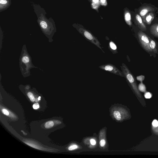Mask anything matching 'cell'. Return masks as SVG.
<instances>
[{
  "mask_svg": "<svg viewBox=\"0 0 158 158\" xmlns=\"http://www.w3.org/2000/svg\"><path fill=\"white\" fill-rule=\"evenodd\" d=\"M152 125L154 127H158V121L156 119L154 120L152 122Z\"/></svg>",
  "mask_w": 158,
  "mask_h": 158,
  "instance_id": "22",
  "label": "cell"
},
{
  "mask_svg": "<svg viewBox=\"0 0 158 158\" xmlns=\"http://www.w3.org/2000/svg\"><path fill=\"white\" fill-rule=\"evenodd\" d=\"M90 143L92 145H95L96 144V141L93 139H92L90 140Z\"/></svg>",
  "mask_w": 158,
  "mask_h": 158,
  "instance_id": "27",
  "label": "cell"
},
{
  "mask_svg": "<svg viewBox=\"0 0 158 158\" xmlns=\"http://www.w3.org/2000/svg\"><path fill=\"white\" fill-rule=\"evenodd\" d=\"M100 145L102 147H104L106 144V141L105 140L102 139L100 142Z\"/></svg>",
  "mask_w": 158,
  "mask_h": 158,
  "instance_id": "24",
  "label": "cell"
},
{
  "mask_svg": "<svg viewBox=\"0 0 158 158\" xmlns=\"http://www.w3.org/2000/svg\"><path fill=\"white\" fill-rule=\"evenodd\" d=\"M150 31L152 34L158 38V23L152 25L150 27Z\"/></svg>",
  "mask_w": 158,
  "mask_h": 158,
  "instance_id": "10",
  "label": "cell"
},
{
  "mask_svg": "<svg viewBox=\"0 0 158 158\" xmlns=\"http://www.w3.org/2000/svg\"><path fill=\"white\" fill-rule=\"evenodd\" d=\"M150 40V47L152 52L155 53H158L156 49V44L155 42L152 39L149 37Z\"/></svg>",
  "mask_w": 158,
  "mask_h": 158,
  "instance_id": "12",
  "label": "cell"
},
{
  "mask_svg": "<svg viewBox=\"0 0 158 158\" xmlns=\"http://www.w3.org/2000/svg\"><path fill=\"white\" fill-rule=\"evenodd\" d=\"M99 67L105 71L113 73L115 75L124 77L122 71H120L115 65L111 64H107L100 65Z\"/></svg>",
  "mask_w": 158,
  "mask_h": 158,
  "instance_id": "4",
  "label": "cell"
},
{
  "mask_svg": "<svg viewBox=\"0 0 158 158\" xmlns=\"http://www.w3.org/2000/svg\"><path fill=\"white\" fill-rule=\"evenodd\" d=\"M138 36L139 42L143 48L148 52H152L150 47L149 37L141 30L138 32Z\"/></svg>",
  "mask_w": 158,
  "mask_h": 158,
  "instance_id": "3",
  "label": "cell"
},
{
  "mask_svg": "<svg viewBox=\"0 0 158 158\" xmlns=\"http://www.w3.org/2000/svg\"><path fill=\"white\" fill-rule=\"evenodd\" d=\"M139 89L142 92H145L146 90V88L145 85L143 83H140L138 87Z\"/></svg>",
  "mask_w": 158,
  "mask_h": 158,
  "instance_id": "18",
  "label": "cell"
},
{
  "mask_svg": "<svg viewBox=\"0 0 158 158\" xmlns=\"http://www.w3.org/2000/svg\"><path fill=\"white\" fill-rule=\"evenodd\" d=\"M134 21L136 25L141 31H144L146 30V26L144 23L142 18L139 14H137L135 15Z\"/></svg>",
  "mask_w": 158,
  "mask_h": 158,
  "instance_id": "7",
  "label": "cell"
},
{
  "mask_svg": "<svg viewBox=\"0 0 158 158\" xmlns=\"http://www.w3.org/2000/svg\"><path fill=\"white\" fill-rule=\"evenodd\" d=\"M2 112L3 113L6 115H8L9 114V112L6 109H3L2 110Z\"/></svg>",
  "mask_w": 158,
  "mask_h": 158,
  "instance_id": "26",
  "label": "cell"
},
{
  "mask_svg": "<svg viewBox=\"0 0 158 158\" xmlns=\"http://www.w3.org/2000/svg\"><path fill=\"white\" fill-rule=\"evenodd\" d=\"M40 107L38 103H35L33 105V108L34 109H37Z\"/></svg>",
  "mask_w": 158,
  "mask_h": 158,
  "instance_id": "25",
  "label": "cell"
},
{
  "mask_svg": "<svg viewBox=\"0 0 158 158\" xmlns=\"http://www.w3.org/2000/svg\"><path fill=\"white\" fill-rule=\"evenodd\" d=\"M155 10V9L152 6H144L140 8L139 10V13L143 19L148 14L153 12Z\"/></svg>",
  "mask_w": 158,
  "mask_h": 158,
  "instance_id": "6",
  "label": "cell"
},
{
  "mask_svg": "<svg viewBox=\"0 0 158 158\" xmlns=\"http://www.w3.org/2000/svg\"><path fill=\"white\" fill-rule=\"evenodd\" d=\"M109 48L113 54L118 53L116 45L112 41H110L109 42Z\"/></svg>",
  "mask_w": 158,
  "mask_h": 158,
  "instance_id": "11",
  "label": "cell"
},
{
  "mask_svg": "<svg viewBox=\"0 0 158 158\" xmlns=\"http://www.w3.org/2000/svg\"><path fill=\"white\" fill-rule=\"evenodd\" d=\"M145 97L146 98H150L152 97V94L149 92H147L144 94Z\"/></svg>",
  "mask_w": 158,
  "mask_h": 158,
  "instance_id": "23",
  "label": "cell"
},
{
  "mask_svg": "<svg viewBox=\"0 0 158 158\" xmlns=\"http://www.w3.org/2000/svg\"><path fill=\"white\" fill-rule=\"evenodd\" d=\"M9 4V0H0V10H3L8 6Z\"/></svg>",
  "mask_w": 158,
  "mask_h": 158,
  "instance_id": "13",
  "label": "cell"
},
{
  "mask_svg": "<svg viewBox=\"0 0 158 158\" xmlns=\"http://www.w3.org/2000/svg\"><path fill=\"white\" fill-rule=\"evenodd\" d=\"M75 28L88 41L100 48L104 53H105L101 47V44L98 40L90 31L80 24H76Z\"/></svg>",
  "mask_w": 158,
  "mask_h": 158,
  "instance_id": "2",
  "label": "cell"
},
{
  "mask_svg": "<svg viewBox=\"0 0 158 158\" xmlns=\"http://www.w3.org/2000/svg\"><path fill=\"white\" fill-rule=\"evenodd\" d=\"M91 3L92 8L97 10L100 5L99 0H92Z\"/></svg>",
  "mask_w": 158,
  "mask_h": 158,
  "instance_id": "14",
  "label": "cell"
},
{
  "mask_svg": "<svg viewBox=\"0 0 158 158\" xmlns=\"http://www.w3.org/2000/svg\"><path fill=\"white\" fill-rule=\"evenodd\" d=\"M22 61L24 63H27L29 61V59L27 56H23L22 58Z\"/></svg>",
  "mask_w": 158,
  "mask_h": 158,
  "instance_id": "20",
  "label": "cell"
},
{
  "mask_svg": "<svg viewBox=\"0 0 158 158\" xmlns=\"http://www.w3.org/2000/svg\"><path fill=\"white\" fill-rule=\"evenodd\" d=\"M154 18V15L153 12L148 14L143 19V22L147 25L151 24Z\"/></svg>",
  "mask_w": 158,
  "mask_h": 158,
  "instance_id": "9",
  "label": "cell"
},
{
  "mask_svg": "<svg viewBox=\"0 0 158 158\" xmlns=\"http://www.w3.org/2000/svg\"><path fill=\"white\" fill-rule=\"evenodd\" d=\"M54 123L52 121L46 122L44 124V127L46 129L50 128L54 126Z\"/></svg>",
  "mask_w": 158,
  "mask_h": 158,
  "instance_id": "16",
  "label": "cell"
},
{
  "mask_svg": "<svg viewBox=\"0 0 158 158\" xmlns=\"http://www.w3.org/2000/svg\"><path fill=\"white\" fill-rule=\"evenodd\" d=\"M120 67L127 81L131 85L135 93L139 97H141V94L139 91L136 80L133 75L124 63H122Z\"/></svg>",
  "mask_w": 158,
  "mask_h": 158,
  "instance_id": "1",
  "label": "cell"
},
{
  "mask_svg": "<svg viewBox=\"0 0 158 158\" xmlns=\"http://www.w3.org/2000/svg\"><path fill=\"white\" fill-rule=\"evenodd\" d=\"M27 95L31 101L33 102L35 101V98L33 94L31 92H28Z\"/></svg>",
  "mask_w": 158,
  "mask_h": 158,
  "instance_id": "17",
  "label": "cell"
},
{
  "mask_svg": "<svg viewBox=\"0 0 158 158\" xmlns=\"http://www.w3.org/2000/svg\"><path fill=\"white\" fill-rule=\"evenodd\" d=\"M124 17L125 20L127 25L131 26L132 24L131 13L127 8L124 10Z\"/></svg>",
  "mask_w": 158,
  "mask_h": 158,
  "instance_id": "8",
  "label": "cell"
},
{
  "mask_svg": "<svg viewBox=\"0 0 158 158\" xmlns=\"http://www.w3.org/2000/svg\"><path fill=\"white\" fill-rule=\"evenodd\" d=\"M78 148L77 145L73 144L70 146L68 148L69 151H72L77 149Z\"/></svg>",
  "mask_w": 158,
  "mask_h": 158,
  "instance_id": "19",
  "label": "cell"
},
{
  "mask_svg": "<svg viewBox=\"0 0 158 158\" xmlns=\"http://www.w3.org/2000/svg\"><path fill=\"white\" fill-rule=\"evenodd\" d=\"M38 22L39 26L44 32L48 33L50 31L52 25L49 24V22L44 17L42 14L38 18Z\"/></svg>",
  "mask_w": 158,
  "mask_h": 158,
  "instance_id": "5",
  "label": "cell"
},
{
  "mask_svg": "<svg viewBox=\"0 0 158 158\" xmlns=\"http://www.w3.org/2000/svg\"><path fill=\"white\" fill-rule=\"evenodd\" d=\"M90 2H92V0H89Z\"/></svg>",
  "mask_w": 158,
  "mask_h": 158,
  "instance_id": "29",
  "label": "cell"
},
{
  "mask_svg": "<svg viewBox=\"0 0 158 158\" xmlns=\"http://www.w3.org/2000/svg\"><path fill=\"white\" fill-rule=\"evenodd\" d=\"M40 98H41V97L40 96H39L38 98V100H40Z\"/></svg>",
  "mask_w": 158,
  "mask_h": 158,
  "instance_id": "28",
  "label": "cell"
},
{
  "mask_svg": "<svg viewBox=\"0 0 158 158\" xmlns=\"http://www.w3.org/2000/svg\"><path fill=\"white\" fill-rule=\"evenodd\" d=\"M100 4L102 6H106L107 5L106 0H100Z\"/></svg>",
  "mask_w": 158,
  "mask_h": 158,
  "instance_id": "21",
  "label": "cell"
},
{
  "mask_svg": "<svg viewBox=\"0 0 158 158\" xmlns=\"http://www.w3.org/2000/svg\"><path fill=\"white\" fill-rule=\"evenodd\" d=\"M113 115L114 118L118 121H119L121 119V115L119 111H114L113 112Z\"/></svg>",
  "mask_w": 158,
  "mask_h": 158,
  "instance_id": "15",
  "label": "cell"
}]
</instances>
